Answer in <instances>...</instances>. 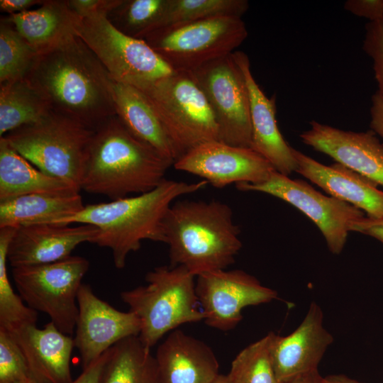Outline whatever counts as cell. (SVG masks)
Listing matches in <instances>:
<instances>
[{"label":"cell","instance_id":"cell-25","mask_svg":"<svg viewBox=\"0 0 383 383\" xmlns=\"http://www.w3.org/2000/svg\"><path fill=\"white\" fill-rule=\"evenodd\" d=\"M79 191L40 171L0 138V201L31 194L65 195Z\"/></svg>","mask_w":383,"mask_h":383},{"label":"cell","instance_id":"cell-38","mask_svg":"<svg viewBox=\"0 0 383 383\" xmlns=\"http://www.w3.org/2000/svg\"><path fill=\"white\" fill-rule=\"evenodd\" d=\"M109 349L90 365L82 369V373L71 383H99L104 364L108 358Z\"/></svg>","mask_w":383,"mask_h":383},{"label":"cell","instance_id":"cell-28","mask_svg":"<svg viewBox=\"0 0 383 383\" xmlns=\"http://www.w3.org/2000/svg\"><path fill=\"white\" fill-rule=\"evenodd\" d=\"M51 110L41 94L26 79L0 84V138L35 123Z\"/></svg>","mask_w":383,"mask_h":383},{"label":"cell","instance_id":"cell-13","mask_svg":"<svg viewBox=\"0 0 383 383\" xmlns=\"http://www.w3.org/2000/svg\"><path fill=\"white\" fill-rule=\"evenodd\" d=\"M196 293L205 323L217 330L233 329L243 318L242 310L270 302L276 291L240 270H221L196 277Z\"/></svg>","mask_w":383,"mask_h":383},{"label":"cell","instance_id":"cell-44","mask_svg":"<svg viewBox=\"0 0 383 383\" xmlns=\"http://www.w3.org/2000/svg\"><path fill=\"white\" fill-rule=\"evenodd\" d=\"M360 233L370 235L383 243V227L370 226L362 229Z\"/></svg>","mask_w":383,"mask_h":383},{"label":"cell","instance_id":"cell-43","mask_svg":"<svg viewBox=\"0 0 383 383\" xmlns=\"http://www.w3.org/2000/svg\"><path fill=\"white\" fill-rule=\"evenodd\" d=\"M323 383H363L344 374H331L323 378Z\"/></svg>","mask_w":383,"mask_h":383},{"label":"cell","instance_id":"cell-31","mask_svg":"<svg viewBox=\"0 0 383 383\" xmlns=\"http://www.w3.org/2000/svg\"><path fill=\"white\" fill-rule=\"evenodd\" d=\"M274 334L269 333L235 356L228 374L233 383H280L272 356Z\"/></svg>","mask_w":383,"mask_h":383},{"label":"cell","instance_id":"cell-16","mask_svg":"<svg viewBox=\"0 0 383 383\" xmlns=\"http://www.w3.org/2000/svg\"><path fill=\"white\" fill-rule=\"evenodd\" d=\"M77 225L38 223L17 228L9 245L8 262L17 267L69 257L79 244L92 243L99 233L94 226Z\"/></svg>","mask_w":383,"mask_h":383},{"label":"cell","instance_id":"cell-17","mask_svg":"<svg viewBox=\"0 0 383 383\" xmlns=\"http://www.w3.org/2000/svg\"><path fill=\"white\" fill-rule=\"evenodd\" d=\"M300 134L301 141L383 187V144L372 131H343L316 121Z\"/></svg>","mask_w":383,"mask_h":383},{"label":"cell","instance_id":"cell-10","mask_svg":"<svg viewBox=\"0 0 383 383\" xmlns=\"http://www.w3.org/2000/svg\"><path fill=\"white\" fill-rule=\"evenodd\" d=\"M89 267L80 256L43 265L13 267L12 276L22 299L47 314L63 333H73L78 316L77 294Z\"/></svg>","mask_w":383,"mask_h":383},{"label":"cell","instance_id":"cell-11","mask_svg":"<svg viewBox=\"0 0 383 383\" xmlns=\"http://www.w3.org/2000/svg\"><path fill=\"white\" fill-rule=\"evenodd\" d=\"M214 114L218 140L250 148V100L243 74L232 53L192 71Z\"/></svg>","mask_w":383,"mask_h":383},{"label":"cell","instance_id":"cell-22","mask_svg":"<svg viewBox=\"0 0 383 383\" xmlns=\"http://www.w3.org/2000/svg\"><path fill=\"white\" fill-rule=\"evenodd\" d=\"M155 358L160 383H211L220 374L213 350L179 329L158 346Z\"/></svg>","mask_w":383,"mask_h":383},{"label":"cell","instance_id":"cell-33","mask_svg":"<svg viewBox=\"0 0 383 383\" xmlns=\"http://www.w3.org/2000/svg\"><path fill=\"white\" fill-rule=\"evenodd\" d=\"M248 8L247 0H169L157 30L216 16L241 18Z\"/></svg>","mask_w":383,"mask_h":383},{"label":"cell","instance_id":"cell-27","mask_svg":"<svg viewBox=\"0 0 383 383\" xmlns=\"http://www.w3.org/2000/svg\"><path fill=\"white\" fill-rule=\"evenodd\" d=\"M99 383H160L155 356L138 336L126 338L109 349Z\"/></svg>","mask_w":383,"mask_h":383},{"label":"cell","instance_id":"cell-46","mask_svg":"<svg viewBox=\"0 0 383 383\" xmlns=\"http://www.w3.org/2000/svg\"><path fill=\"white\" fill-rule=\"evenodd\" d=\"M16 383H40L35 380H32V381H29V382H16Z\"/></svg>","mask_w":383,"mask_h":383},{"label":"cell","instance_id":"cell-36","mask_svg":"<svg viewBox=\"0 0 383 383\" xmlns=\"http://www.w3.org/2000/svg\"><path fill=\"white\" fill-rule=\"evenodd\" d=\"M121 0H68L70 7L81 18L107 14L117 6Z\"/></svg>","mask_w":383,"mask_h":383},{"label":"cell","instance_id":"cell-4","mask_svg":"<svg viewBox=\"0 0 383 383\" xmlns=\"http://www.w3.org/2000/svg\"><path fill=\"white\" fill-rule=\"evenodd\" d=\"M171 267L182 266L197 277L226 270L242 248L232 209L217 200L174 201L163 223Z\"/></svg>","mask_w":383,"mask_h":383},{"label":"cell","instance_id":"cell-41","mask_svg":"<svg viewBox=\"0 0 383 383\" xmlns=\"http://www.w3.org/2000/svg\"><path fill=\"white\" fill-rule=\"evenodd\" d=\"M323 378L317 370L294 376L281 383H323Z\"/></svg>","mask_w":383,"mask_h":383},{"label":"cell","instance_id":"cell-14","mask_svg":"<svg viewBox=\"0 0 383 383\" xmlns=\"http://www.w3.org/2000/svg\"><path fill=\"white\" fill-rule=\"evenodd\" d=\"M173 165L177 170L200 177L216 188L231 184L261 183L276 171L270 162L250 148L219 140L199 145Z\"/></svg>","mask_w":383,"mask_h":383},{"label":"cell","instance_id":"cell-9","mask_svg":"<svg viewBox=\"0 0 383 383\" xmlns=\"http://www.w3.org/2000/svg\"><path fill=\"white\" fill-rule=\"evenodd\" d=\"M77 36L115 82L143 90L174 72L145 40L123 33L106 16L82 18Z\"/></svg>","mask_w":383,"mask_h":383},{"label":"cell","instance_id":"cell-6","mask_svg":"<svg viewBox=\"0 0 383 383\" xmlns=\"http://www.w3.org/2000/svg\"><path fill=\"white\" fill-rule=\"evenodd\" d=\"M94 132L74 119L50 111L39 121L18 128L3 138L40 171L81 190L87 152Z\"/></svg>","mask_w":383,"mask_h":383},{"label":"cell","instance_id":"cell-40","mask_svg":"<svg viewBox=\"0 0 383 383\" xmlns=\"http://www.w3.org/2000/svg\"><path fill=\"white\" fill-rule=\"evenodd\" d=\"M44 0H1V11L9 13V15L23 13L31 10L34 6H40Z\"/></svg>","mask_w":383,"mask_h":383},{"label":"cell","instance_id":"cell-24","mask_svg":"<svg viewBox=\"0 0 383 383\" xmlns=\"http://www.w3.org/2000/svg\"><path fill=\"white\" fill-rule=\"evenodd\" d=\"M116 115L128 131L173 164L177 160L163 126L146 94L140 89L112 79Z\"/></svg>","mask_w":383,"mask_h":383},{"label":"cell","instance_id":"cell-30","mask_svg":"<svg viewBox=\"0 0 383 383\" xmlns=\"http://www.w3.org/2000/svg\"><path fill=\"white\" fill-rule=\"evenodd\" d=\"M169 0H121L106 16L123 33L143 40L157 30Z\"/></svg>","mask_w":383,"mask_h":383},{"label":"cell","instance_id":"cell-7","mask_svg":"<svg viewBox=\"0 0 383 383\" xmlns=\"http://www.w3.org/2000/svg\"><path fill=\"white\" fill-rule=\"evenodd\" d=\"M141 91L157 113L177 159L201 143L218 140L214 114L192 72L174 71Z\"/></svg>","mask_w":383,"mask_h":383},{"label":"cell","instance_id":"cell-29","mask_svg":"<svg viewBox=\"0 0 383 383\" xmlns=\"http://www.w3.org/2000/svg\"><path fill=\"white\" fill-rule=\"evenodd\" d=\"M16 230L0 228V328L9 332L35 325L38 321V312L26 305L21 296L14 292L8 276V248Z\"/></svg>","mask_w":383,"mask_h":383},{"label":"cell","instance_id":"cell-23","mask_svg":"<svg viewBox=\"0 0 383 383\" xmlns=\"http://www.w3.org/2000/svg\"><path fill=\"white\" fill-rule=\"evenodd\" d=\"M7 18L39 55L77 36L82 19L71 9L68 0H45L35 9Z\"/></svg>","mask_w":383,"mask_h":383},{"label":"cell","instance_id":"cell-42","mask_svg":"<svg viewBox=\"0 0 383 383\" xmlns=\"http://www.w3.org/2000/svg\"><path fill=\"white\" fill-rule=\"evenodd\" d=\"M370 226L383 227V220H372L365 217L351 227V231L360 232L362 229Z\"/></svg>","mask_w":383,"mask_h":383},{"label":"cell","instance_id":"cell-21","mask_svg":"<svg viewBox=\"0 0 383 383\" xmlns=\"http://www.w3.org/2000/svg\"><path fill=\"white\" fill-rule=\"evenodd\" d=\"M11 333L18 344L33 377L40 383H71L70 360L74 339L52 322L42 328L23 326Z\"/></svg>","mask_w":383,"mask_h":383},{"label":"cell","instance_id":"cell-18","mask_svg":"<svg viewBox=\"0 0 383 383\" xmlns=\"http://www.w3.org/2000/svg\"><path fill=\"white\" fill-rule=\"evenodd\" d=\"M232 55L240 68L249 94L252 138L250 148L265 157L275 170L289 176L296 164L293 148L283 138L276 119V99L268 98L255 81L248 56L242 51Z\"/></svg>","mask_w":383,"mask_h":383},{"label":"cell","instance_id":"cell-35","mask_svg":"<svg viewBox=\"0 0 383 383\" xmlns=\"http://www.w3.org/2000/svg\"><path fill=\"white\" fill-rule=\"evenodd\" d=\"M362 48L372 60L377 91L383 95V18L365 25Z\"/></svg>","mask_w":383,"mask_h":383},{"label":"cell","instance_id":"cell-34","mask_svg":"<svg viewBox=\"0 0 383 383\" xmlns=\"http://www.w3.org/2000/svg\"><path fill=\"white\" fill-rule=\"evenodd\" d=\"M32 380L35 379L18 344L11 333L0 328V383Z\"/></svg>","mask_w":383,"mask_h":383},{"label":"cell","instance_id":"cell-26","mask_svg":"<svg viewBox=\"0 0 383 383\" xmlns=\"http://www.w3.org/2000/svg\"><path fill=\"white\" fill-rule=\"evenodd\" d=\"M79 193L31 194L0 201V228L50 223L84 208Z\"/></svg>","mask_w":383,"mask_h":383},{"label":"cell","instance_id":"cell-3","mask_svg":"<svg viewBox=\"0 0 383 383\" xmlns=\"http://www.w3.org/2000/svg\"><path fill=\"white\" fill-rule=\"evenodd\" d=\"M173 162L140 141L116 115L94 130L81 180V190L116 200L157 187Z\"/></svg>","mask_w":383,"mask_h":383},{"label":"cell","instance_id":"cell-8","mask_svg":"<svg viewBox=\"0 0 383 383\" xmlns=\"http://www.w3.org/2000/svg\"><path fill=\"white\" fill-rule=\"evenodd\" d=\"M248 35L241 18L221 16L165 27L143 40L174 71L192 72L233 52Z\"/></svg>","mask_w":383,"mask_h":383},{"label":"cell","instance_id":"cell-32","mask_svg":"<svg viewBox=\"0 0 383 383\" xmlns=\"http://www.w3.org/2000/svg\"><path fill=\"white\" fill-rule=\"evenodd\" d=\"M39 53L18 33L7 16L0 20V84L26 79Z\"/></svg>","mask_w":383,"mask_h":383},{"label":"cell","instance_id":"cell-2","mask_svg":"<svg viewBox=\"0 0 383 383\" xmlns=\"http://www.w3.org/2000/svg\"><path fill=\"white\" fill-rule=\"evenodd\" d=\"M208 184L203 179L187 183L165 179L148 192L88 204L79 211L50 223L96 226L99 233L92 243L109 248L115 267L122 269L128 255L138 250L143 240L165 243L164 219L178 197L196 192Z\"/></svg>","mask_w":383,"mask_h":383},{"label":"cell","instance_id":"cell-45","mask_svg":"<svg viewBox=\"0 0 383 383\" xmlns=\"http://www.w3.org/2000/svg\"><path fill=\"white\" fill-rule=\"evenodd\" d=\"M211 383H233L228 376V374H220Z\"/></svg>","mask_w":383,"mask_h":383},{"label":"cell","instance_id":"cell-5","mask_svg":"<svg viewBox=\"0 0 383 383\" xmlns=\"http://www.w3.org/2000/svg\"><path fill=\"white\" fill-rule=\"evenodd\" d=\"M196 277L182 266H160L147 273L146 285L123 291L122 301L139 318L142 343L152 348L167 333L204 321Z\"/></svg>","mask_w":383,"mask_h":383},{"label":"cell","instance_id":"cell-1","mask_svg":"<svg viewBox=\"0 0 383 383\" xmlns=\"http://www.w3.org/2000/svg\"><path fill=\"white\" fill-rule=\"evenodd\" d=\"M26 79L52 111L92 130L116 115L112 79L78 36L40 54Z\"/></svg>","mask_w":383,"mask_h":383},{"label":"cell","instance_id":"cell-37","mask_svg":"<svg viewBox=\"0 0 383 383\" xmlns=\"http://www.w3.org/2000/svg\"><path fill=\"white\" fill-rule=\"evenodd\" d=\"M344 9L370 21L383 18V0H348L344 4Z\"/></svg>","mask_w":383,"mask_h":383},{"label":"cell","instance_id":"cell-20","mask_svg":"<svg viewBox=\"0 0 383 383\" xmlns=\"http://www.w3.org/2000/svg\"><path fill=\"white\" fill-rule=\"evenodd\" d=\"M295 172L331 196L364 211L367 218L383 220V192L377 184L339 163L325 165L293 148Z\"/></svg>","mask_w":383,"mask_h":383},{"label":"cell","instance_id":"cell-15","mask_svg":"<svg viewBox=\"0 0 383 383\" xmlns=\"http://www.w3.org/2000/svg\"><path fill=\"white\" fill-rule=\"evenodd\" d=\"M78 316L74 347L80 355L82 369L90 365L118 341L138 336L141 323L132 311H121L99 299L88 284L77 294Z\"/></svg>","mask_w":383,"mask_h":383},{"label":"cell","instance_id":"cell-39","mask_svg":"<svg viewBox=\"0 0 383 383\" xmlns=\"http://www.w3.org/2000/svg\"><path fill=\"white\" fill-rule=\"evenodd\" d=\"M370 127L383 138V95L377 91L372 96Z\"/></svg>","mask_w":383,"mask_h":383},{"label":"cell","instance_id":"cell-12","mask_svg":"<svg viewBox=\"0 0 383 383\" xmlns=\"http://www.w3.org/2000/svg\"><path fill=\"white\" fill-rule=\"evenodd\" d=\"M240 191L263 192L298 209L319 228L329 250L339 255L344 248L352 226L364 218V211L334 196H325L308 182L291 179L277 171L258 184H235Z\"/></svg>","mask_w":383,"mask_h":383},{"label":"cell","instance_id":"cell-19","mask_svg":"<svg viewBox=\"0 0 383 383\" xmlns=\"http://www.w3.org/2000/svg\"><path fill=\"white\" fill-rule=\"evenodd\" d=\"M333 342L323 326L321 307L312 302L300 325L290 334H274L272 356L278 380L317 370L326 350Z\"/></svg>","mask_w":383,"mask_h":383}]
</instances>
